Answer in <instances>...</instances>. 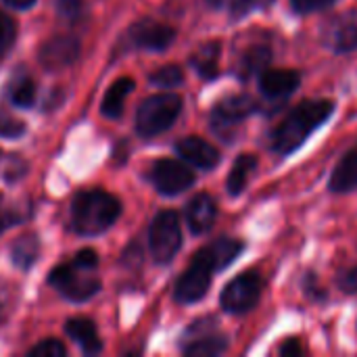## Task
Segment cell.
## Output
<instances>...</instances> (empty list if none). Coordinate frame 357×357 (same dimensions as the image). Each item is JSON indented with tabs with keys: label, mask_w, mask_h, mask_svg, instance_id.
Here are the masks:
<instances>
[{
	"label": "cell",
	"mask_w": 357,
	"mask_h": 357,
	"mask_svg": "<svg viewBox=\"0 0 357 357\" xmlns=\"http://www.w3.org/2000/svg\"><path fill=\"white\" fill-rule=\"evenodd\" d=\"M335 111L333 100H303L297 105L272 132V149L278 155H289L297 151L312 132H316Z\"/></svg>",
	"instance_id": "6da1fadb"
},
{
	"label": "cell",
	"mask_w": 357,
	"mask_h": 357,
	"mask_svg": "<svg viewBox=\"0 0 357 357\" xmlns=\"http://www.w3.org/2000/svg\"><path fill=\"white\" fill-rule=\"evenodd\" d=\"M119 201L113 195L105 190H88L73 201L71 224L79 234H100L119 218Z\"/></svg>",
	"instance_id": "7a4b0ae2"
},
{
	"label": "cell",
	"mask_w": 357,
	"mask_h": 357,
	"mask_svg": "<svg viewBox=\"0 0 357 357\" xmlns=\"http://www.w3.org/2000/svg\"><path fill=\"white\" fill-rule=\"evenodd\" d=\"M182 111V98L174 92H161L153 94L138 107L136 113V130L140 136H157L172 128V123L178 119Z\"/></svg>",
	"instance_id": "3957f363"
},
{
	"label": "cell",
	"mask_w": 357,
	"mask_h": 357,
	"mask_svg": "<svg viewBox=\"0 0 357 357\" xmlns=\"http://www.w3.org/2000/svg\"><path fill=\"white\" fill-rule=\"evenodd\" d=\"M213 272H218V264H215V257H213L211 249L205 247L192 257L190 266L180 276V280L176 284V301L178 303H197V301H201L205 297V293L209 291Z\"/></svg>",
	"instance_id": "277c9868"
},
{
	"label": "cell",
	"mask_w": 357,
	"mask_h": 357,
	"mask_svg": "<svg viewBox=\"0 0 357 357\" xmlns=\"http://www.w3.org/2000/svg\"><path fill=\"white\" fill-rule=\"evenodd\" d=\"M182 245L180 218L176 211H161L151 224L149 230V247L151 255L157 264H169Z\"/></svg>",
	"instance_id": "5b68a950"
},
{
	"label": "cell",
	"mask_w": 357,
	"mask_h": 357,
	"mask_svg": "<svg viewBox=\"0 0 357 357\" xmlns=\"http://www.w3.org/2000/svg\"><path fill=\"white\" fill-rule=\"evenodd\" d=\"M90 272H94V270H86V268H79L75 264L73 266H59L50 272L48 282L67 299L84 301V299H90L100 289L98 278H94Z\"/></svg>",
	"instance_id": "8992f818"
},
{
	"label": "cell",
	"mask_w": 357,
	"mask_h": 357,
	"mask_svg": "<svg viewBox=\"0 0 357 357\" xmlns=\"http://www.w3.org/2000/svg\"><path fill=\"white\" fill-rule=\"evenodd\" d=\"M261 276L257 272H245L236 276L226 289L222 291L220 303L228 314H245L253 310L261 297Z\"/></svg>",
	"instance_id": "52a82bcc"
},
{
	"label": "cell",
	"mask_w": 357,
	"mask_h": 357,
	"mask_svg": "<svg viewBox=\"0 0 357 357\" xmlns=\"http://www.w3.org/2000/svg\"><path fill=\"white\" fill-rule=\"evenodd\" d=\"M151 182L161 195H180L195 184V174L176 159H159L151 167Z\"/></svg>",
	"instance_id": "ba28073f"
},
{
	"label": "cell",
	"mask_w": 357,
	"mask_h": 357,
	"mask_svg": "<svg viewBox=\"0 0 357 357\" xmlns=\"http://www.w3.org/2000/svg\"><path fill=\"white\" fill-rule=\"evenodd\" d=\"M257 111V102L247 96V94H236V96H228L222 102L215 105L213 113H211V123L213 130L224 134L230 128H236L241 121H245L251 113Z\"/></svg>",
	"instance_id": "9c48e42d"
},
{
	"label": "cell",
	"mask_w": 357,
	"mask_h": 357,
	"mask_svg": "<svg viewBox=\"0 0 357 357\" xmlns=\"http://www.w3.org/2000/svg\"><path fill=\"white\" fill-rule=\"evenodd\" d=\"M324 44L335 52H351L357 48V10H349L331 21L324 33Z\"/></svg>",
	"instance_id": "30bf717a"
},
{
	"label": "cell",
	"mask_w": 357,
	"mask_h": 357,
	"mask_svg": "<svg viewBox=\"0 0 357 357\" xmlns=\"http://www.w3.org/2000/svg\"><path fill=\"white\" fill-rule=\"evenodd\" d=\"M176 38V31L169 25L144 19L138 21L132 27V42L140 48H149V50H165Z\"/></svg>",
	"instance_id": "8fae6325"
},
{
	"label": "cell",
	"mask_w": 357,
	"mask_h": 357,
	"mask_svg": "<svg viewBox=\"0 0 357 357\" xmlns=\"http://www.w3.org/2000/svg\"><path fill=\"white\" fill-rule=\"evenodd\" d=\"M176 151H178V155H180L184 161L192 163V165L199 167V169H213V167L220 163V153H218V149H215L211 142H207V140H203V138H199V136L182 138V140L176 144Z\"/></svg>",
	"instance_id": "7c38bea8"
},
{
	"label": "cell",
	"mask_w": 357,
	"mask_h": 357,
	"mask_svg": "<svg viewBox=\"0 0 357 357\" xmlns=\"http://www.w3.org/2000/svg\"><path fill=\"white\" fill-rule=\"evenodd\" d=\"M79 54V44L73 38H52L40 48V61L48 69H61L73 63Z\"/></svg>",
	"instance_id": "4fadbf2b"
},
{
	"label": "cell",
	"mask_w": 357,
	"mask_h": 357,
	"mask_svg": "<svg viewBox=\"0 0 357 357\" xmlns=\"http://www.w3.org/2000/svg\"><path fill=\"white\" fill-rule=\"evenodd\" d=\"M301 84V75L293 69H270L259 77V90L270 98H282L293 94Z\"/></svg>",
	"instance_id": "5bb4252c"
},
{
	"label": "cell",
	"mask_w": 357,
	"mask_h": 357,
	"mask_svg": "<svg viewBox=\"0 0 357 357\" xmlns=\"http://www.w3.org/2000/svg\"><path fill=\"white\" fill-rule=\"evenodd\" d=\"M215 215H218V205L215 201L209 197V195H197L188 207H186V222H188V228L195 232V234H203L207 232L213 222H215Z\"/></svg>",
	"instance_id": "9a60e30c"
},
{
	"label": "cell",
	"mask_w": 357,
	"mask_h": 357,
	"mask_svg": "<svg viewBox=\"0 0 357 357\" xmlns=\"http://www.w3.org/2000/svg\"><path fill=\"white\" fill-rule=\"evenodd\" d=\"M201 324V322H199ZM201 335H195L186 345H184V354L190 357H213L220 356L226 351L228 347V339L220 333L209 331L207 326H201Z\"/></svg>",
	"instance_id": "2e32d148"
},
{
	"label": "cell",
	"mask_w": 357,
	"mask_h": 357,
	"mask_svg": "<svg viewBox=\"0 0 357 357\" xmlns=\"http://www.w3.org/2000/svg\"><path fill=\"white\" fill-rule=\"evenodd\" d=\"M331 190L333 192H351L357 188V149L343 155L331 176Z\"/></svg>",
	"instance_id": "e0dca14e"
},
{
	"label": "cell",
	"mask_w": 357,
	"mask_h": 357,
	"mask_svg": "<svg viewBox=\"0 0 357 357\" xmlns=\"http://www.w3.org/2000/svg\"><path fill=\"white\" fill-rule=\"evenodd\" d=\"M65 333L71 341H75L86 354H98L100 351V339L96 335V328L86 318H71L65 324Z\"/></svg>",
	"instance_id": "ac0fdd59"
},
{
	"label": "cell",
	"mask_w": 357,
	"mask_h": 357,
	"mask_svg": "<svg viewBox=\"0 0 357 357\" xmlns=\"http://www.w3.org/2000/svg\"><path fill=\"white\" fill-rule=\"evenodd\" d=\"M134 90V79L132 77H121L117 82H113V86L107 90L102 105H100V113L109 119H117L123 113V102L128 98V94Z\"/></svg>",
	"instance_id": "d6986e66"
},
{
	"label": "cell",
	"mask_w": 357,
	"mask_h": 357,
	"mask_svg": "<svg viewBox=\"0 0 357 357\" xmlns=\"http://www.w3.org/2000/svg\"><path fill=\"white\" fill-rule=\"evenodd\" d=\"M257 169V157L251 155V153H245V155H238V159L234 161L232 169H230V176H228V182H226V188L232 197L241 195L249 180H251V174Z\"/></svg>",
	"instance_id": "ffe728a7"
},
{
	"label": "cell",
	"mask_w": 357,
	"mask_h": 357,
	"mask_svg": "<svg viewBox=\"0 0 357 357\" xmlns=\"http://www.w3.org/2000/svg\"><path fill=\"white\" fill-rule=\"evenodd\" d=\"M220 42H207L203 44L192 56H190V65L195 67V71L205 77V79H213L218 75V61H220Z\"/></svg>",
	"instance_id": "44dd1931"
},
{
	"label": "cell",
	"mask_w": 357,
	"mask_h": 357,
	"mask_svg": "<svg viewBox=\"0 0 357 357\" xmlns=\"http://www.w3.org/2000/svg\"><path fill=\"white\" fill-rule=\"evenodd\" d=\"M270 59H272V50H270V46H264V44H259V46H251V48L241 56L236 71H238V75H241V77H251V75H255V73L264 71V69L268 67Z\"/></svg>",
	"instance_id": "7402d4cb"
},
{
	"label": "cell",
	"mask_w": 357,
	"mask_h": 357,
	"mask_svg": "<svg viewBox=\"0 0 357 357\" xmlns=\"http://www.w3.org/2000/svg\"><path fill=\"white\" fill-rule=\"evenodd\" d=\"M209 249H211V253L215 257L218 270H224L238 257V253L243 251V243L232 241V238H220L213 245H209Z\"/></svg>",
	"instance_id": "603a6c76"
},
{
	"label": "cell",
	"mask_w": 357,
	"mask_h": 357,
	"mask_svg": "<svg viewBox=\"0 0 357 357\" xmlns=\"http://www.w3.org/2000/svg\"><path fill=\"white\" fill-rule=\"evenodd\" d=\"M36 257H38V238L36 236H23L21 241L15 243V247H13V261L19 268L27 270L36 261Z\"/></svg>",
	"instance_id": "cb8c5ba5"
},
{
	"label": "cell",
	"mask_w": 357,
	"mask_h": 357,
	"mask_svg": "<svg viewBox=\"0 0 357 357\" xmlns=\"http://www.w3.org/2000/svg\"><path fill=\"white\" fill-rule=\"evenodd\" d=\"M182 79H184L182 69L176 67V65H165V67L157 69L151 75V84L153 86H159V88H176V86L182 84Z\"/></svg>",
	"instance_id": "d4e9b609"
},
{
	"label": "cell",
	"mask_w": 357,
	"mask_h": 357,
	"mask_svg": "<svg viewBox=\"0 0 357 357\" xmlns=\"http://www.w3.org/2000/svg\"><path fill=\"white\" fill-rule=\"evenodd\" d=\"M33 98H36V86L29 79H23L21 84H17L15 90H13V94H10V100L17 107H31L33 105Z\"/></svg>",
	"instance_id": "484cf974"
},
{
	"label": "cell",
	"mask_w": 357,
	"mask_h": 357,
	"mask_svg": "<svg viewBox=\"0 0 357 357\" xmlns=\"http://www.w3.org/2000/svg\"><path fill=\"white\" fill-rule=\"evenodd\" d=\"M13 40H15V23L10 17L0 13V59L13 46Z\"/></svg>",
	"instance_id": "4316f807"
},
{
	"label": "cell",
	"mask_w": 357,
	"mask_h": 357,
	"mask_svg": "<svg viewBox=\"0 0 357 357\" xmlns=\"http://www.w3.org/2000/svg\"><path fill=\"white\" fill-rule=\"evenodd\" d=\"M65 345L61 341H54V339H48V341H42L40 345H36L29 356L31 357H63L65 356Z\"/></svg>",
	"instance_id": "83f0119b"
},
{
	"label": "cell",
	"mask_w": 357,
	"mask_h": 357,
	"mask_svg": "<svg viewBox=\"0 0 357 357\" xmlns=\"http://www.w3.org/2000/svg\"><path fill=\"white\" fill-rule=\"evenodd\" d=\"M207 2L213 8H226L232 17H243L251 8L253 0H207Z\"/></svg>",
	"instance_id": "f1b7e54d"
},
{
	"label": "cell",
	"mask_w": 357,
	"mask_h": 357,
	"mask_svg": "<svg viewBox=\"0 0 357 357\" xmlns=\"http://www.w3.org/2000/svg\"><path fill=\"white\" fill-rule=\"evenodd\" d=\"M333 4H335V0H291L293 10L299 13V15L318 13V10H324V8H328Z\"/></svg>",
	"instance_id": "f546056e"
},
{
	"label": "cell",
	"mask_w": 357,
	"mask_h": 357,
	"mask_svg": "<svg viewBox=\"0 0 357 357\" xmlns=\"http://www.w3.org/2000/svg\"><path fill=\"white\" fill-rule=\"evenodd\" d=\"M337 282H339V287H341L343 293H347V295H357V266L345 270V272H341V276H339Z\"/></svg>",
	"instance_id": "4dcf8cb0"
},
{
	"label": "cell",
	"mask_w": 357,
	"mask_h": 357,
	"mask_svg": "<svg viewBox=\"0 0 357 357\" xmlns=\"http://www.w3.org/2000/svg\"><path fill=\"white\" fill-rule=\"evenodd\" d=\"M21 134H23V123L19 119H10V117H2L0 119V136L17 138Z\"/></svg>",
	"instance_id": "1f68e13d"
},
{
	"label": "cell",
	"mask_w": 357,
	"mask_h": 357,
	"mask_svg": "<svg viewBox=\"0 0 357 357\" xmlns=\"http://www.w3.org/2000/svg\"><path fill=\"white\" fill-rule=\"evenodd\" d=\"M56 8L63 17L73 19L82 13V0H56Z\"/></svg>",
	"instance_id": "d6a6232c"
},
{
	"label": "cell",
	"mask_w": 357,
	"mask_h": 357,
	"mask_svg": "<svg viewBox=\"0 0 357 357\" xmlns=\"http://www.w3.org/2000/svg\"><path fill=\"white\" fill-rule=\"evenodd\" d=\"M73 264L79 266V268H86V270H96L98 257H96V253H94L92 249H86V251H79V253H77V257H75Z\"/></svg>",
	"instance_id": "836d02e7"
},
{
	"label": "cell",
	"mask_w": 357,
	"mask_h": 357,
	"mask_svg": "<svg viewBox=\"0 0 357 357\" xmlns=\"http://www.w3.org/2000/svg\"><path fill=\"white\" fill-rule=\"evenodd\" d=\"M278 354L282 357H299L303 354V349H301V345H299L297 339H287V341L278 347Z\"/></svg>",
	"instance_id": "e575fe53"
},
{
	"label": "cell",
	"mask_w": 357,
	"mask_h": 357,
	"mask_svg": "<svg viewBox=\"0 0 357 357\" xmlns=\"http://www.w3.org/2000/svg\"><path fill=\"white\" fill-rule=\"evenodd\" d=\"M305 293H307L312 299H318V301L326 299V293L318 287V282H316V276H314V274H307V276H305Z\"/></svg>",
	"instance_id": "d590c367"
},
{
	"label": "cell",
	"mask_w": 357,
	"mask_h": 357,
	"mask_svg": "<svg viewBox=\"0 0 357 357\" xmlns=\"http://www.w3.org/2000/svg\"><path fill=\"white\" fill-rule=\"evenodd\" d=\"M4 2L13 8H29L36 0H4Z\"/></svg>",
	"instance_id": "8d00e7d4"
}]
</instances>
